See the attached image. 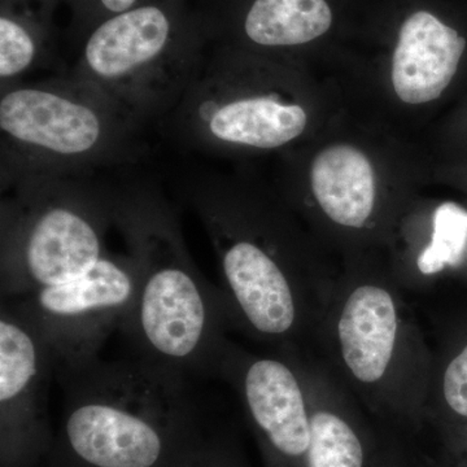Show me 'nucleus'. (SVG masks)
<instances>
[{
	"instance_id": "1",
	"label": "nucleus",
	"mask_w": 467,
	"mask_h": 467,
	"mask_svg": "<svg viewBox=\"0 0 467 467\" xmlns=\"http://www.w3.org/2000/svg\"><path fill=\"white\" fill-rule=\"evenodd\" d=\"M346 103L342 86L321 69L209 46L201 73L162 126L181 146L207 155L281 158Z\"/></svg>"
},
{
	"instance_id": "2",
	"label": "nucleus",
	"mask_w": 467,
	"mask_h": 467,
	"mask_svg": "<svg viewBox=\"0 0 467 467\" xmlns=\"http://www.w3.org/2000/svg\"><path fill=\"white\" fill-rule=\"evenodd\" d=\"M115 227L138 270L137 296L119 325L138 358L189 377L220 373L227 353L220 301L190 256L171 202L146 181L117 184Z\"/></svg>"
},
{
	"instance_id": "3",
	"label": "nucleus",
	"mask_w": 467,
	"mask_h": 467,
	"mask_svg": "<svg viewBox=\"0 0 467 467\" xmlns=\"http://www.w3.org/2000/svg\"><path fill=\"white\" fill-rule=\"evenodd\" d=\"M278 192L327 229L359 238L391 229L431 158L407 135L347 101L318 131L278 158Z\"/></svg>"
},
{
	"instance_id": "4",
	"label": "nucleus",
	"mask_w": 467,
	"mask_h": 467,
	"mask_svg": "<svg viewBox=\"0 0 467 467\" xmlns=\"http://www.w3.org/2000/svg\"><path fill=\"white\" fill-rule=\"evenodd\" d=\"M64 441L85 467H165L190 451L196 418L189 376L142 358L55 371Z\"/></svg>"
},
{
	"instance_id": "5",
	"label": "nucleus",
	"mask_w": 467,
	"mask_h": 467,
	"mask_svg": "<svg viewBox=\"0 0 467 467\" xmlns=\"http://www.w3.org/2000/svg\"><path fill=\"white\" fill-rule=\"evenodd\" d=\"M144 124L69 73L0 88V187L41 175L97 174L144 155Z\"/></svg>"
},
{
	"instance_id": "6",
	"label": "nucleus",
	"mask_w": 467,
	"mask_h": 467,
	"mask_svg": "<svg viewBox=\"0 0 467 467\" xmlns=\"http://www.w3.org/2000/svg\"><path fill=\"white\" fill-rule=\"evenodd\" d=\"M187 204L216 252L233 304L254 333L285 337L297 322L295 264L301 244L279 192L244 173H208L184 184Z\"/></svg>"
},
{
	"instance_id": "7",
	"label": "nucleus",
	"mask_w": 467,
	"mask_h": 467,
	"mask_svg": "<svg viewBox=\"0 0 467 467\" xmlns=\"http://www.w3.org/2000/svg\"><path fill=\"white\" fill-rule=\"evenodd\" d=\"M208 50L195 0H153L95 26L67 73L142 124H162L201 73Z\"/></svg>"
},
{
	"instance_id": "8",
	"label": "nucleus",
	"mask_w": 467,
	"mask_h": 467,
	"mask_svg": "<svg viewBox=\"0 0 467 467\" xmlns=\"http://www.w3.org/2000/svg\"><path fill=\"white\" fill-rule=\"evenodd\" d=\"M95 175H41L5 192L2 299L75 279L104 256L107 233L115 226V186Z\"/></svg>"
},
{
	"instance_id": "9",
	"label": "nucleus",
	"mask_w": 467,
	"mask_h": 467,
	"mask_svg": "<svg viewBox=\"0 0 467 467\" xmlns=\"http://www.w3.org/2000/svg\"><path fill=\"white\" fill-rule=\"evenodd\" d=\"M343 75L347 98L404 133L444 115L467 91V34L431 9H413L382 54Z\"/></svg>"
},
{
	"instance_id": "10",
	"label": "nucleus",
	"mask_w": 467,
	"mask_h": 467,
	"mask_svg": "<svg viewBox=\"0 0 467 467\" xmlns=\"http://www.w3.org/2000/svg\"><path fill=\"white\" fill-rule=\"evenodd\" d=\"M137 291L134 260L106 252L85 275L12 300L41 331L57 371L99 358L101 346L133 306Z\"/></svg>"
},
{
	"instance_id": "11",
	"label": "nucleus",
	"mask_w": 467,
	"mask_h": 467,
	"mask_svg": "<svg viewBox=\"0 0 467 467\" xmlns=\"http://www.w3.org/2000/svg\"><path fill=\"white\" fill-rule=\"evenodd\" d=\"M54 353L39 328L12 299L0 308V420L3 456L26 465L46 441V409Z\"/></svg>"
},
{
	"instance_id": "12",
	"label": "nucleus",
	"mask_w": 467,
	"mask_h": 467,
	"mask_svg": "<svg viewBox=\"0 0 467 467\" xmlns=\"http://www.w3.org/2000/svg\"><path fill=\"white\" fill-rule=\"evenodd\" d=\"M241 384L275 467H306L312 414L294 370L279 359H252L242 370Z\"/></svg>"
},
{
	"instance_id": "13",
	"label": "nucleus",
	"mask_w": 467,
	"mask_h": 467,
	"mask_svg": "<svg viewBox=\"0 0 467 467\" xmlns=\"http://www.w3.org/2000/svg\"><path fill=\"white\" fill-rule=\"evenodd\" d=\"M398 312L391 294L362 285L344 304L337 333L347 368L362 383H376L391 362L398 337Z\"/></svg>"
},
{
	"instance_id": "14",
	"label": "nucleus",
	"mask_w": 467,
	"mask_h": 467,
	"mask_svg": "<svg viewBox=\"0 0 467 467\" xmlns=\"http://www.w3.org/2000/svg\"><path fill=\"white\" fill-rule=\"evenodd\" d=\"M61 0H0V88L57 63Z\"/></svg>"
},
{
	"instance_id": "15",
	"label": "nucleus",
	"mask_w": 467,
	"mask_h": 467,
	"mask_svg": "<svg viewBox=\"0 0 467 467\" xmlns=\"http://www.w3.org/2000/svg\"><path fill=\"white\" fill-rule=\"evenodd\" d=\"M425 241L416 265L423 275L462 270L467 252V207L453 201L427 202Z\"/></svg>"
},
{
	"instance_id": "16",
	"label": "nucleus",
	"mask_w": 467,
	"mask_h": 467,
	"mask_svg": "<svg viewBox=\"0 0 467 467\" xmlns=\"http://www.w3.org/2000/svg\"><path fill=\"white\" fill-rule=\"evenodd\" d=\"M364 466V442L355 427L331 410L312 413L306 467Z\"/></svg>"
},
{
	"instance_id": "17",
	"label": "nucleus",
	"mask_w": 467,
	"mask_h": 467,
	"mask_svg": "<svg viewBox=\"0 0 467 467\" xmlns=\"http://www.w3.org/2000/svg\"><path fill=\"white\" fill-rule=\"evenodd\" d=\"M431 160L467 158V91L436 121Z\"/></svg>"
},
{
	"instance_id": "18",
	"label": "nucleus",
	"mask_w": 467,
	"mask_h": 467,
	"mask_svg": "<svg viewBox=\"0 0 467 467\" xmlns=\"http://www.w3.org/2000/svg\"><path fill=\"white\" fill-rule=\"evenodd\" d=\"M153 0H61L70 11L69 38L81 45L85 36L107 18Z\"/></svg>"
},
{
	"instance_id": "19",
	"label": "nucleus",
	"mask_w": 467,
	"mask_h": 467,
	"mask_svg": "<svg viewBox=\"0 0 467 467\" xmlns=\"http://www.w3.org/2000/svg\"><path fill=\"white\" fill-rule=\"evenodd\" d=\"M441 395L451 423L467 420V337L448 359L441 378Z\"/></svg>"
},
{
	"instance_id": "20",
	"label": "nucleus",
	"mask_w": 467,
	"mask_h": 467,
	"mask_svg": "<svg viewBox=\"0 0 467 467\" xmlns=\"http://www.w3.org/2000/svg\"><path fill=\"white\" fill-rule=\"evenodd\" d=\"M429 183L451 187L467 198V158L439 161L432 160L430 165Z\"/></svg>"
},
{
	"instance_id": "21",
	"label": "nucleus",
	"mask_w": 467,
	"mask_h": 467,
	"mask_svg": "<svg viewBox=\"0 0 467 467\" xmlns=\"http://www.w3.org/2000/svg\"><path fill=\"white\" fill-rule=\"evenodd\" d=\"M218 461L211 454L202 451L192 450L183 459L175 463V467H217Z\"/></svg>"
},
{
	"instance_id": "22",
	"label": "nucleus",
	"mask_w": 467,
	"mask_h": 467,
	"mask_svg": "<svg viewBox=\"0 0 467 467\" xmlns=\"http://www.w3.org/2000/svg\"><path fill=\"white\" fill-rule=\"evenodd\" d=\"M451 436L454 447L462 456L467 457V420L465 422L451 423Z\"/></svg>"
},
{
	"instance_id": "23",
	"label": "nucleus",
	"mask_w": 467,
	"mask_h": 467,
	"mask_svg": "<svg viewBox=\"0 0 467 467\" xmlns=\"http://www.w3.org/2000/svg\"><path fill=\"white\" fill-rule=\"evenodd\" d=\"M453 467H467V462L465 461H461L459 465L453 466Z\"/></svg>"
},
{
	"instance_id": "24",
	"label": "nucleus",
	"mask_w": 467,
	"mask_h": 467,
	"mask_svg": "<svg viewBox=\"0 0 467 467\" xmlns=\"http://www.w3.org/2000/svg\"><path fill=\"white\" fill-rule=\"evenodd\" d=\"M463 269H467V252H466V259H465V264H463V267H462V270Z\"/></svg>"
}]
</instances>
